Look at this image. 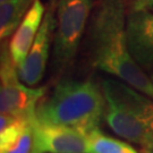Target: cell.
Here are the masks:
<instances>
[{
  "mask_svg": "<svg viewBox=\"0 0 153 153\" xmlns=\"http://www.w3.org/2000/svg\"><path fill=\"white\" fill-rule=\"evenodd\" d=\"M1 115L23 117L36 121V109L47 92V88H32L21 81L18 67L11 59L9 45L1 47Z\"/></svg>",
  "mask_w": 153,
  "mask_h": 153,
  "instance_id": "4",
  "label": "cell"
},
{
  "mask_svg": "<svg viewBox=\"0 0 153 153\" xmlns=\"http://www.w3.org/2000/svg\"><path fill=\"white\" fill-rule=\"evenodd\" d=\"M104 97L117 101L129 110L143 125L153 134V99L134 90L120 79L104 78L101 82Z\"/></svg>",
  "mask_w": 153,
  "mask_h": 153,
  "instance_id": "8",
  "label": "cell"
},
{
  "mask_svg": "<svg viewBox=\"0 0 153 153\" xmlns=\"http://www.w3.org/2000/svg\"><path fill=\"white\" fill-rule=\"evenodd\" d=\"M34 123L23 117L11 115H1L0 127V150L1 153L9 151L11 146L18 141L22 134L27 128L32 127Z\"/></svg>",
  "mask_w": 153,
  "mask_h": 153,
  "instance_id": "12",
  "label": "cell"
},
{
  "mask_svg": "<svg viewBox=\"0 0 153 153\" xmlns=\"http://www.w3.org/2000/svg\"><path fill=\"white\" fill-rule=\"evenodd\" d=\"M93 4L94 0H58L51 58V71L55 76H60L75 60Z\"/></svg>",
  "mask_w": 153,
  "mask_h": 153,
  "instance_id": "3",
  "label": "cell"
},
{
  "mask_svg": "<svg viewBox=\"0 0 153 153\" xmlns=\"http://www.w3.org/2000/svg\"><path fill=\"white\" fill-rule=\"evenodd\" d=\"M143 153H153V150H146V149H143Z\"/></svg>",
  "mask_w": 153,
  "mask_h": 153,
  "instance_id": "17",
  "label": "cell"
},
{
  "mask_svg": "<svg viewBox=\"0 0 153 153\" xmlns=\"http://www.w3.org/2000/svg\"><path fill=\"white\" fill-rule=\"evenodd\" d=\"M105 98L104 119L117 135L136 143L143 149L153 150V134L129 110L110 98Z\"/></svg>",
  "mask_w": 153,
  "mask_h": 153,
  "instance_id": "9",
  "label": "cell"
},
{
  "mask_svg": "<svg viewBox=\"0 0 153 153\" xmlns=\"http://www.w3.org/2000/svg\"><path fill=\"white\" fill-rule=\"evenodd\" d=\"M33 140V146L43 153H88V134L71 127L35 121Z\"/></svg>",
  "mask_w": 153,
  "mask_h": 153,
  "instance_id": "6",
  "label": "cell"
},
{
  "mask_svg": "<svg viewBox=\"0 0 153 153\" xmlns=\"http://www.w3.org/2000/svg\"><path fill=\"white\" fill-rule=\"evenodd\" d=\"M35 0H6L0 6V38L15 33Z\"/></svg>",
  "mask_w": 153,
  "mask_h": 153,
  "instance_id": "11",
  "label": "cell"
},
{
  "mask_svg": "<svg viewBox=\"0 0 153 153\" xmlns=\"http://www.w3.org/2000/svg\"><path fill=\"white\" fill-rule=\"evenodd\" d=\"M151 78H152V81H153V75H152V77H151Z\"/></svg>",
  "mask_w": 153,
  "mask_h": 153,
  "instance_id": "19",
  "label": "cell"
},
{
  "mask_svg": "<svg viewBox=\"0 0 153 153\" xmlns=\"http://www.w3.org/2000/svg\"><path fill=\"white\" fill-rule=\"evenodd\" d=\"M104 111L103 91L94 81L62 79L49 98L39 103L36 121L71 127L88 135L99 128Z\"/></svg>",
  "mask_w": 153,
  "mask_h": 153,
  "instance_id": "2",
  "label": "cell"
},
{
  "mask_svg": "<svg viewBox=\"0 0 153 153\" xmlns=\"http://www.w3.org/2000/svg\"><path fill=\"white\" fill-rule=\"evenodd\" d=\"M34 145V140H33V126L27 128L26 131L22 134V136L17 141L9 151L6 153H31Z\"/></svg>",
  "mask_w": 153,
  "mask_h": 153,
  "instance_id": "14",
  "label": "cell"
},
{
  "mask_svg": "<svg viewBox=\"0 0 153 153\" xmlns=\"http://www.w3.org/2000/svg\"><path fill=\"white\" fill-rule=\"evenodd\" d=\"M125 0H94L88 27V56L95 68L153 99V81L133 58L126 33Z\"/></svg>",
  "mask_w": 153,
  "mask_h": 153,
  "instance_id": "1",
  "label": "cell"
},
{
  "mask_svg": "<svg viewBox=\"0 0 153 153\" xmlns=\"http://www.w3.org/2000/svg\"><path fill=\"white\" fill-rule=\"evenodd\" d=\"M31 153H43V152H42V151H40L38 148H34V146H33V150H32V152Z\"/></svg>",
  "mask_w": 153,
  "mask_h": 153,
  "instance_id": "16",
  "label": "cell"
},
{
  "mask_svg": "<svg viewBox=\"0 0 153 153\" xmlns=\"http://www.w3.org/2000/svg\"><path fill=\"white\" fill-rule=\"evenodd\" d=\"M128 47L142 68H153V13L129 10L126 19Z\"/></svg>",
  "mask_w": 153,
  "mask_h": 153,
  "instance_id": "7",
  "label": "cell"
},
{
  "mask_svg": "<svg viewBox=\"0 0 153 153\" xmlns=\"http://www.w3.org/2000/svg\"><path fill=\"white\" fill-rule=\"evenodd\" d=\"M2 1H6V0H1V2H2Z\"/></svg>",
  "mask_w": 153,
  "mask_h": 153,
  "instance_id": "18",
  "label": "cell"
},
{
  "mask_svg": "<svg viewBox=\"0 0 153 153\" xmlns=\"http://www.w3.org/2000/svg\"><path fill=\"white\" fill-rule=\"evenodd\" d=\"M44 14L45 9L42 1L35 0L14 33L9 43V52L17 67H19L25 60L43 22Z\"/></svg>",
  "mask_w": 153,
  "mask_h": 153,
  "instance_id": "10",
  "label": "cell"
},
{
  "mask_svg": "<svg viewBox=\"0 0 153 153\" xmlns=\"http://www.w3.org/2000/svg\"><path fill=\"white\" fill-rule=\"evenodd\" d=\"M58 0H50L44 14L43 22L36 38L23 64L18 67V75L24 84L35 86L42 81L50 56V48L53 43L56 30V10Z\"/></svg>",
  "mask_w": 153,
  "mask_h": 153,
  "instance_id": "5",
  "label": "cell"
},
{
  "mask_svg": "<svg viewBox=\"0 0 153 153\" xmlns=\"http://www.w3.org/2000/svg\"><path fill=\"white\" fill-rule=\"evenodd\" d=\"M129 10H148L153 13V0H133Z\"/></svg>",
  "mask_w": 153,
  "mask_h": 153,
  "instance_id": "15",
  "label": "cell"
},
{
  "mask_svg": "<svg viewBox=\"0 0 153 153\" xmlns=\"http://www.w3.org/2000/svg\"><path fill=\"white\" fill-rule=\"evenodd\" d=\"M88 153H138L129 144L95 129L88 134Z\"/></svg>",
  "mask_w": 153,
  "mask_h": 153,
  "instance_id": "13",
  "label": "cell"
}]
</instances>
